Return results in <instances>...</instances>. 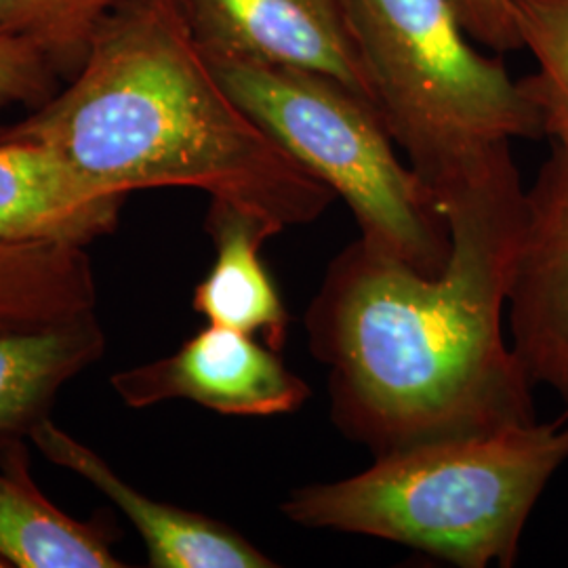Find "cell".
<instances>
[{
  "mask_svg": "<svg viewBox=\"0 0 568 568\" xmlns=\"http://www.w3.org/2000/svg\"><path fill=\"white\" fill-rule=\"evenodd\" d=\"M178 4L203 53L314 70L373 103L349 0H178Z\"/></svg>",
  "mask_w": 568,
  "mask_h": 568,
  "instance_id": "52a82bcc",
  "label": "cell"
},
{
  "mask_svg": "<svg viewBox=\"0 0 568 568\" xmlns=\"http://www.w3.org/2000/svg\"><path fill=\"white\" fill-rule=\"evenodd\" d=\"M373 103L434 204L516 166L544 126L501 58L480 53L450 0H349Z\"/></svg>",
  "mask_w": 568,
  "mask_h": 568,
  "instance_id": "277c9868",
  "label": "cell"
},
{
  "mask_svg": "<svg viewBox=\"0 0 568 568\" xmlns=\"http://www.w3.org/2000/svg\"><path fill=\"white\" fill-rule=\"evenodd\" d=\"M110 384L133 408L183 398L241 417L295 413L312 396L276 349L220 325L199 331L171 356L114 373Z\"/></svg>",
  "mask_w": 568,
  "mask_h": 568,
  "instance_id": "8992f818",
  "label": "cell"
},
{
  "mask_svg": "<svg viewBox=\"0 0 568 568\" xmlns=\"http://www.w3.org/2000/svg\"><path fill=\"white\" fill-rule=\"evenodd\" d=\"M122 194L82 180L39 143L0 142V241L93 243L119 227Z\"/></svg>",
  "mask_w": 568,
  "mask_h": 568,
  "instance_id": "30bf717a",
  "label": "cell"
},
{
  "mask_svg": "<svg viewBox=\"0 0 568 568\" xmlns=\"http://www.w3.org/2000/svg\"><path fill=\"white\" fill-rule=\"evenodd\" d=\"M511 349L532 386L546 384L568 415V152L551 148L527 190V224L509 293Z\"/></svg>",
  "mask_w": 568,
  "mask_h": 568,
  "instance_id": "ba28073f",
  "label": "cell"
},
{
  "mask_svg": "<svg viewBox=\"0 0 568 568\" xmlns=\"http://www.w3.org/2000/svg\"><path fill=\"white\" fill-rule=\"evenodd\" d=\"M0 568H9V565H7V560L0 556Z\"/></svg>",
  "mask_w": 568,
  "mask_h": 568,
  "instance_id": "d6986e66",
  "label": "cell"
},
{
  "mask_svg": "<svg viewBox=\"0 0 568 568\" xmlns=\"http://www.w3.org/2000/svg\"><path fill=\"white\" fill-rule=\"evenodd\" d=\"M520 47L537 70L520 79L544 138L568 152V0H509Z\"/></svg>",
  "mask_w": 568,
  "mask_h": 568,
  "instance_id": "9a60e30c",
  "label": "cell"
},
{
  "mask_svg": "<svg viewBox=\"0 0 568 568\" xmlns=\"http://www.w3.org/2000/svg\"><path fill=\"white\" fill-rule=\"evenodd\" d=\"M95 314L41 331L0 333V445L26 440L49 419L61 387L103 356Z\"/></svg>",
  "mask_w": 568,
  "mask_h": 568,
  "instance_id": "4fadbf2b",
  "label": "cell"
},
{
  "mask_svg": "<svg viewBox=\"0 0 568 568\" xmlns=\"http://www.w3.org/2000/svg\"><path fill=\"white\" fill-rule=\"evenodd\" d=\"M204 230L215 244V262L194 288V312L209 325L260 335L265 345L281 352L291 316L262 260V246L278 232L225 203H211Z\"/></svg>",
  "mask_w": 568,
  "mask_h": 568,
  "instance_id": "8fae6325",
  "label": "cell"
},
{
  "mask_svg": "<svg viewBox=\"0 0 568 568\" xmlns=\"http://www.w3.org/2000/svg\"><path fill=\"white\" fill-rule=\"evenodd\" d=\"M95 307L98 283L84 246L0 241V333L74 323Z\"/></svg>",
  "mask_w": 568,
  "mask_h": 568,
  "instance_id": "5bb4252c",
  "label": "cell"
},
{
  "mask_svg": "<svg viewBox=\"0 0 568 568\" xmlns=\"http://www.w3.org/2000/svg\"><path fill=\"white\" fill-rule=\"evenodd\" d=\"M121 0H0V32L30 42L61 81H74Z\"/></svg>",
  "mask_w": 568,
  "mask_h": 568,
  "instance_id": "2e32d148",
  "label": "cell"
},
{
  "mask_svg": "<svg viewBox=\"0 0 568 568\" xmlns=\"http://www.w3.org/2000/svg\"><path fill=\"white\" fill-rule=\"evenodd\" d=\"M436 209L450 236L443 272L419 274L356 241L305 318L331 368L335 424L375 457L535 422L532 382L504 337L527 224L518 166Z\"/></svg>",
  "mask_w": 568,
  "mask_h": 568,
  "instance_id": "6da1fadb",
  "label": "cell"
},
{
  "mask_svg": "<svg viewBox=\"0 0 568 568\" xmlns=\"http://www.w3.org/2000/svg\"><path fill=\"white\" fill-rule=\"evenodd\" d=\"M0 142L39 143L102 192L194 187L278 234L335 194L253 121L204 60L178 0H121L79 77Z\"/></svg>",
  "mask_w": 568,
  "mask_h": 568,
  "instance_id": "7a4b0ae2",
  "label": "cell"
},
{
  "mask_svg": "<svg viewBox=\"0 0 568 568\" xmlns=\"http://www.w3.org/2000/svg\"><path fill=\"white\" fill-rule=\"evenodd\" d=\"M293 490L284 518L419 549L464 568L514 565L528 516L568 459V415L398 448Z\"/></svg>",
  "mask_w": 568,
  "mask_h": 568,
  "instance_id": "3957f363",
  "label": "cell"
},
{
  "mask_svg": "<svg viewBox=\"0 0 568 568\" xmlns=\"http://www.w3.org/2000/svg\"><path fill=\"white\" fill-rule=\"evenodd\" d=\"M26 440L0 445V556L18 568H122L114 530L53 506L30 478Z\"/></svg>",
  "mask_w": 568,
  "mask_h": 568,
  "instance_id": "7c38bea8",
  "label": "cell"
},
{
  "mask_svg": "<svg viewBox=\"0 0 568 568\" xmlns=\"http://www.w3.org/2000/svg\"><path fill=\"white\" fill-rule=\"evenodd\" d=\"M203 55L232 100L344 199L371 251L419 274L443 272L450 253L447 222L398 159L373 103L314 70Z\"/></svg>",
  "mask_w": 568,
  "mask_h": 568,
  "instance_id": "5b68a950",
  "label": "cell"
},
{
  "mask_svg": "<svg viewBox=\"0 0 568 568\" xmlns=\"http://www.w3.org/2000/svg\"><path fill=\"white\" fill-rule=\"evenodd\" d=\"M30 440L51 464L74 471L121 509L142 535L150 567H276L262 549L224 523L145 497L124 483L95 450L84 447L51 419L34 427Z\"/></svg>",
  "mask_w": 568,
  "mask_h": 568,
  "instance_id": "9c48e42d",
  "label": "cell"
},
{
  "mask_svg": "<svg viewBox=\"0 0 568 568\" xmlns=\"http://www.w3.org/2000/svg\"><path fill=\"white\" fill-rule=\"evenodd\" d=\"M61 79L30 42L0 32V110L41 108L60 91Z\"/></svg>",
  "mask_w": 568,
  "mask_h": 568,
  "instance_id": "e0dca14e",
  "label": "cell"
},
{
  "mask_svg": "<svg viewBox=\"0 0 568 568\" xmlns=\"http://www.w3.org/2000/svg\"><path fill=\"white\" fill-rule=\"evenodd\" d=\"M467 37L495 53L520 51L509 0H450Z\"/></svg>",
  "mask_w": 568,
  "mask_h": 568,
  "instance_id": "ac0fdd59",
  "label": "cell"
}]
</instances>
